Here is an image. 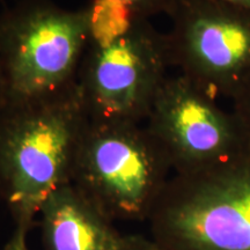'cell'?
<instances>
[{"label": "cell", "mask_w": 250, "mask_h": 250, "mask_svg": "<svg viewBox=\"0 0 250 250\" xmlns=\"http://www.w3.org/2000/svg\"><path fill=\"white\" fill-rule=\"evenodd\" d=\"M87 122L77 86L70 92L0 111V199L15 227L29 230L55 190L71 183Z\"/></svg>", "instance_id": "1"}, {"label": "cell", "mask_w": 250, "mask_h": 250, "mask_svg": "<svg viewBox=\"0 0 250 250\" xmlns=\"http://www.w3.org/2000/svg\"><path fill=\"white\" fill-rule=\"evenodd\" d=\"M169 67L167 35L149 20L126 19L110 27L90 28L77 76L86 118L142 124L169 77Z\"/></svg>", "instance_id": "2"}, {"label": "cell", "mask_w": 250, "mask_h": 250, "mask_svg": "<svg viewBox=\"0 0 250 250\" xmlns=\"http://www.w3.org/2000/svg\"><path fill=\"white\" fill-rule=\"evenodd\" d=\"M89 39L87 6L67 9L51 0H20L1 12L5 107L48 100L73 89Z\"/></svg>", "instance_id": "3"}, {"label": "cell", "mask_w": 250, "mask_h": 250, "mask_svg": "<svg viewBox=\"0 0 250 250\" xmlns=\"http://www.w3.org/2000/svg\"><path fill=\"white\" fill-rule=\"evenodd\" d=\"M148 223L162 250H250V146L208 169L174 174Z\"/></svg>", "instance_id": "4"}, {"label": "cell", "mask_w": 250, "mask_h": 250, "mask_svg": "<svg viewBox=\"0 0 250 250\" xmlns=\"http://www.w3.org/2000/svg\"><path fill=\"white\" fill-rule=\"evenodd\" d=\"M171 171L165 149L146 125L87 120L71 183L112 223L148 221Z\"/></svg>", "instance_id": "5"}, {"label": "cell", "mask_w": 250, "mask_h": 250, "mask_svg": "<svg viewBox=\"0 0 250 250\" xmlns=\"http://www.w3.org/2000/svg\"><path fill=\"white\" fill-rule=\"evenodd\" d=\"M168 17L171 66L213 96L233 100L250 79V12L177 0Z\"/></svg>", "instance_id": "6"}, {"label": "cell", "mask_w": 250, "mask_h": 250, "mask_svg": "<svg viewBox=\"0 0 250 250\" xmlns=\"http://www.w3.org/2000/svg\"><path fill=\"white\" fill-rule=\"evenodd\" d=\"M174 174H190L229 160L250 144L233 111L183 74L169 76L146 120Z\"/></svg>", "instance_id": "7"}, {"label": "cell", "mask_w": 250, "mask_h": 250, "mask_svg": "<svg viewBox=\"0 0 250 250\" xmlns=\"http://www.w3.org/2000/svg\"><path fill=\"white\" fill-rule=\"evenodd\" d=\"M45 250H121L124 236L72 183L50 195L39 213Z\"/></svg>", "instance_id": "8"}, {"label": "cell", "mask_w": 250, "mask_h": 250, "mask_svg": "<svg viewBox=\"0 0 250 250\" xmlns=\"http://www.w3.org/2000/svg\"><path fill=\"white\" fill-rule=\"evenodd\" d=\"M120 5L132 19L149 20L156 14H169L177 0H110Z\"/></svg>", "instance_id": "9"}, {"label": "cell", "mask_w": 250, "mask_h": 250, "mask_svg": "<svg viewBox=\"0 0 250 250\" xmlns=\"http://www.w3.org/2000/svg\"><path fill=\"white\" fill-rule=\"evenodd\" d=\"M233 114L250 144V79L233 98Z\"/></svg>", "instance_id": "10"}, {"label": "cell", "mask_w": 250, "mask_h": 250, "mask_svg": "<svg viewBox=\"0 0 250 250\" xmlns=\"http://www.w3.org/2000/svg\"><path fill=\"white\" fill-rule=\"evenodd\" d=\"M121 250H162L152 239L142 235H126Z\"/></svg>", "instance_id": "11"}, {"label": "cell", "mask_w": 250, "mask_h": 250, "mask_svg": "<svg viewBox=\"0 0 250 250\" xmlns=\"http://www.w3.org/2000/svg\"><path fill=\"white\" fill-rule=\"evenodd\" d=\"M29 230L21 227H15L11 239L6 243L2 250H28L27 234Z\"/></svg>", "instance_id": "12"}, {"label": "cell", "mask_w": 250, "mask_h": 250, "mask_svg": "<svg viewBox=\"0 0 250 250\" xmlns=\"http://www.w3.org/2000/svg\"><path fill=\"white\" fill-rule=\"evenodd\" d=\"M210 1L219 2V4H224L230 6V7L250 12V0H210Z\"/></svg>", "instance_id": "13"}, {"label": "cell", "mask_w": 250, "mask_h": 250, "mask_svg": "<svg viewBox=\"0 0 250 250\" xmlns=\"http://www.w3.org/2000/svg\"><path fill=\"white\" fill-rule=\"evenodd\" d=\"M5 107V81L4 72H2L1 58H0V111Z\"/></svg>", "instance_id": "14"}]
</instances>
